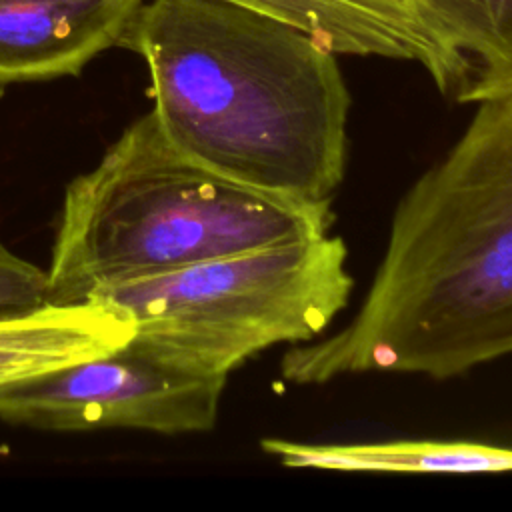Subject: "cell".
<instances>
[{"instance_id": "3957f363", "label": "cell", "mask_w": 512, "mask_h": 512, "mask_svg": "<svg viewBox=\"0 0 512 512\" xmlns=\"http://www.w3.org/2000/svg\"><path fill=\"white\" fill-rule=\"evenodd\" d=\"M332 222V206L260 192L190 160L150 110L68 184L48 300L80 302L124 280L328 234Z\"/></svg>"}, {"instance_id": "9c48e42d", "label": "cell", "mask_w": 512, "mask_h": 512, "mask_svg": "<svg viewBox=\"0 0 512 512\" xmlns=\"http://www.w3.org/2000/svg\"><path fill=\"white\" fill-rule=\"evenodd\" d=\"M262 450L286 468L340 472H512V446L466 440H388L356 444H304L264 438Z\"/></svg>"}, {"instance_id": "52a82bcc", "label": "cell", "mask_w": 512, "mask_h": 512, "mask_svg": "<svg viewBox=\"0 0 512 512\" xmlns=\"http://www.w3.org/2000/svg\"><path fill=\"white\" fill-rule=\"evenodd\" d=\"M144 0H0V92L78 76L122 46Z\"/></svg>"}, {"instance_id": "5b68a950", "label": "cell", "mask_w": 512, "mask_h": 512, "mask_svg": "<svg viewBox=\"0 0 512 512\" xmlns=\"http://www.w3.org/2000/svg\"><path fill=\"white\" fill-rule=\"evenodd\" d=\"M226 380L174 368L126 342L104 356L2 386L0 420L52 432H208Z\"/></svg>"}, {"instance_id": "ba28073f", "label": "cell", "mask_w": 512, "mask_h": 512, "mask_svg": "<svg viewBox=\"0 0 512 512\" xmlns=\"http://www.w3.org/2000/svg\"><path fill=\"white\" fill-rule=\"evenodd\" d=\"M134 330L130 314L94 300L0 314V388L114 352Z\"/></svg>"}, {"instance_id": "6da1fadb", "label": "cell", "mask_w": 512, "mask_h": 512, "mask_svg": "<svg viewBox=\"0 0 512 512\" xmlns=\"http://www.w3.org/2000/svg\"><path fill=\"white\" fill-rule=\"evenodd\" d=\"M450 146L396 204L358 312L292 344V384L390 372L434 380L512 354V86L474 102Z\"/></svg>"}, {"instance_id": "30bf717a", "label": "cell", "mask_w": 512, "mask_h": 512, "mask_svg": "<svg viewBox=\"0 0 512 512\" xmlns=\"http://www.w3.org/2000/svg\"><path fill=\"white\" fill-rule=\"evenodd\" d=\"M426 24L472 64L458 102L512 86V0H412Z\"/></svg>"}, {"instance_id": "277c9868", "label": "cell", "mask_w": 512, "mask_h": 512, "mask_svg": "<svg viewBox=\"0 0 512 512\" xmlns=\"http://www.w3.org/2000/svg\"><path fill=\"white\" fill-rule=\"evenodd\" d=\"M354 278L340 236L320 234L124 280L86 300L130 314V346L174 368L228 378L276 344L320 338Z\"/></svg>"}, {"instance_id": "7a4b0ae2", "label": "cell", "mask_w": 512, "mask_h": 512, "mask_svg": "<svg viewBox=\"0 0 512 512\" xmlns=\"http://www.w3.org/2000/svg\"><path fill=\"white\" fill-rule=\"evenodd\" d=\"M124 48L150 72L152 112L190 160L238 184L332 206L350 92L336 54L228 0H150Z\"/></svg>"}, {"instance_id": "8fae6325", "label": "cell", "mask_w": 512, "mask_h": 512, "mask_svg": "<svg viewBox=\"0 0 512 512\" xmlns=\"http://www.w3.org/2000/svg\"><path fill=\"white\" fill-rule=\"evenodd\" d=\"M48 300V272L0 242V314L36 308Z\"/></svg>"}, {"instance_id": "8992f818", "label": "cell", "mask_w": 512, "mask_h": 512, "mask_svg": "<svg viewBox=\"0 0 512 512\" xmlns=\"http://www.w3.org/2000/svg\"><path fill=\"white\" fill-rule=\"evenodd\" d=\"M290 24L334 54L416 62L456 98L472 80L468 58L450 48L412 0H228Z\"/></svg>"}]
</instances>
